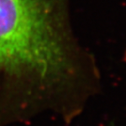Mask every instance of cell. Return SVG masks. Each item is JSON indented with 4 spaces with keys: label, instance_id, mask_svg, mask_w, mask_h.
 <instances>
[{
    "label": "cell",
    "instance_id": "6da1fadb",
    "mask_svg": "<svg viewBox=\"0 0 126 126\" xmlns=\"http://www.w3.org/2000/svg\"><path fill=\"white\" fill-rule=\"evenodd\" d=\"M100 85L70 0H0V125L45 112L70 121Z\"/></svg>",
    "mask_w": 126,
    "mask_h": 126
}]
</instances>
